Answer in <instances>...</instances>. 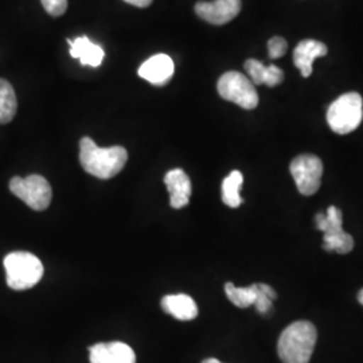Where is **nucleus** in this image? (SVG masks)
I'll return each mask as SVG.
<instances>
[{
	"mask_svg": "<svg viewBox=\"0 0 363 363\" xmlns=\"http://www.w3.org/2000/svg\"><path fill=\"white\" fill-rule=\"evenodd\" d=\"M128 152L124 147L101 148L91 138L79 142V163L88 174L99 179H111L125 167Z\"/></svg>",
	"mask_w": 363,
	"mask_h": 363,
	"instance_id": "obj_1",
	"label": "nucleus"
},
{
	"mask_svg": "<svg viewBox=\"0 0 363 363\" xmlns=\"http://www.w3.org/2000/svg\"><path fill=\"white\" fill-rule=\"evenodd\" d=\"M316 339V328L310 322L300 320L288 325L277 343L280 359L283 363L310 362Z\"/></svg>",
	"mask_w": 363,
	"mask_h": 363,
	"instance_id": "obj_2",
	"label": "nucleus"
},
{
	"mask_svg": "<svg viewBox=\"0 0 363 363\" xmlns=\"http://www.w3.org/2000/svg\"><path fill=\"white\" fill-rule=\"evenodd\" d=\"M7 286L13 291H26L37 286L43 276L40 259L28 252H13L3 259Z\"/></svg>",
	"mask_w": 363,
	"mask_h": 363,
	"instance_id": "obj_3",
	"label": "nucleus"
},
{
	"mask_svg": "<svg viewBox=\"0 0 363 363\" xmlns=\"http://www.w3.org/2000/svg\"><path fill=\"white\" fill-rule=\"evenodd\" d=\"M363 118V100L359 93L342 94L327 111L330 128L339 135H347L357 130Z\"/></svg>",
	"mask_w": 363,
	"mask_h": 363,
	"instance_id": "obj_4",
	"label": "nucleus"
},
{
	"mask_svg": "<svg viewBox=\"0 0 363 363\" xmlns=\"http://www.w3.org/2000/svg\"><path fill=\"white\" fill-rule=\"evenodd\" d=\"M316 229L325 233L323 247L327 252H337L347 255L354 247V240L350 234L343 230L342 211L335 206L327 208V213H318L315 217Z\"/></svg>",
	"mask_w": 363,
	"mask_h": 363,
	"instance_id": "obj_5",
	"label": "nucleus"
},
{
	"mask_svg": "<svg viewBox=\"0 0 363 363\" xmlns=\"http://www.w3.org/2000/svg\"><path fill=\"white\" fill-rule=\"evenodd\" d=\"M217 89L223 100L247 111L255 109L259 105V94L253 82L242 73L226 72L218 79Z\"/></svg>",
	"mask_w": 363,
	"mask_h": 363,
	"instance_id": "obj_6",
	"label": "nucleus"
},
{
	"mask_svg": "<svg viewBox=\"0 0 363 363\" xmlns=\"http://www.w3.org/2000/svg\"><path fill=\"white\" fill-rule=\"evenodd\" d=\"M10 190L15 196L22 199L33 210L42 211L50 206L52 186L42 175L33 174L26 178L13 177L10 181Z\"/></svg>",
	"mask_w": 363,
	"mask_h": 363,
	"instance_id": "obj_7",
	"label": "nucleus"
},
{
	"mask_svg": "<svg viewBox=\"0 0 363 363\" xmlns=\"http://www.w3.org/2000/svg\"><path fill=\"white\" fill-rule=\"evenodd\" d=\"M291 174L300 194L313 195L320 187L323 163L318 156L311 154L298 155L291 163Z\"/></svg>",
	"mask_w": 363,
	"mask_h": 363,
	"instance_id": "obj_8",
	"label": "nucleus"
},
{
	"mask_svg": "<svg viewBox=\"0 0 363 363\" xmlns=\"http://www.w3.org/2000/svg\"><path fill=\"white\" fill-rule=\"evenodd\" d=\"M242 7L241 0H214L198 1L195 4L196 15L210 25L222 26L233 21Z\"/></svg>",
	"mask_w": 363,
	"mask_h": 363,
	"instance_id": "obj_9",
	"label": "nucleus"
},
{
	"mask_svg": "<svg viewBox=\"0 0 363 363\" xmlns=\"http://www.w3.org/2000/svg\"><path fill=\"white\" fill-rule=\"evenodd\" d=\"M91 363H136L135 351L123 342L97 343L89 347Z\"/></svg>",
	"mask_w": 363,
	"mask_h": 363,
	"instance_id": "obj_10",
	"label": "nucleus"
},
{
	"mask_svg": "<svg viewBox=\"0 0 363 363\" xmlns=\"http://www.w3.org/2000/svg\"><path fill=\"white\" fill-rule=\"evenodd\" d=\"M175 66L167 54H156L139 67V76L156 86H163L174 76Z\"/></svg>",
	"mask_w": 363,
	"mask_h": 363,
	"instance_id": "obj_11",
	"label": "nucleus"
},
{
	"mask_svg": "<svg viewBox=\"0 0 363 363\" xmlns=\"http://www.w3.org/2000/svg\"><path fill=\"white\" fill-rule=\"evenodd\" d=\"M164 184L169 190L171 208H183L189 205L191 195V182L183 169L169 171L164 177Z\"/></svg>",
	"mask_w": 363,
	"mask_h": 363,
	"instance_id": "obj_12",
	"label": "nucleus"
},
{
	"mask_svg": "<svg viewBox=\"0 0 363 363\" xmlns=\"http://www.w3.org/2000/svg\"><path fill=\"white\" fill-rule=\"evenodd\" d=\"M328 49L325 43L313 39H306L298 42V46L294 50V62L303 77H310L312 74V64L316 58L325 57Z\"/></svg>",
	"mask_w": 363,
	"mask_h": 363,
	"instance_id": "obj_13",
	"label": "nucleus"
},
{
	"mask_svg": "<svg viewBox=\"0 0 363 363\" xmlns=\"http://www.w3.org/2000/svg\"><path fill=\"white\" fill-rule=\"evenodd\" d=\"M70 46V55L78 60L81 65L99 67L104 61V49L94 42H91L88 37H78L74 40L67 39Z\"/></svg>",
	"mask_w": 363,
	"mask_h": 363,
	"instance_id": "obj_14",
	"label": "nucleus"
},
{
	"mask_svg": "<svg viewBox=\"0 0 363 363\" xmlns=\"http://www.w3.org/2000/svg\"><path fill=\"white\" fill-rule=\"evenodd\" d=\"M162 308L178 320H193L198 316V307L194 298L184 294L167 295L162 298Z\"/></svg>",
	"mask_w": 363,
	"mask_h": 363,
	"instance_id": "obj_15",
	"label": "nucleus"
},
{
	"mask_svg": "<svg viewBox=\"0 0 363 363\" xmlns=\"http://www.w3.org/2000/svg\"><path fill=\"white\" fill-rule=\"evenodd\" d=\"M245 70L253 85L276 86L284 81V72L276 65L265 66L257 60H247Z\"/></svg>",
	"mask_w": 363,
	"mask_h": 363,
	"instance_id": "obj_16",
	"label": "nucleus"
},
{
	"mask_svg": "<svg viewBox=\"0 0 363 363\" xmlns=\"http://www.w3.org/2000/svg\"><path fill=\"white\" fill-rule=\"evenodd\" d=\"M244 183V177L240 171H232L223 182H222V201L226 206L229 208H237L241 206V203L244 202L240 190L242 187Z\"/></svg>",
	"mask_w": 363,
	"mask_h": 363,
	"instance_id": "obj_17",
	"label": "nucleus"
},
{
	"mask_svg": "<svg viewBox=\"0 0 363 363\" xmlns=\"http://www.w3.org/2000/svg\"><path fill=\"white\" fill-rule=\"evenodd\" d=\"M18 101L13 85L0 78V124H7L16 115Z\"/></svg>",
	"mask_w": 363,
	"mask_h": 363,
	"instance_id": "obj_18",
	"label": "nucleus"
},
{
	"mask_svg": "<svg viewBox=\"0 0 363 363\" xmlns=\"http://www.w3.org/2000/svg\"><path fill=\"white\" fill-rule=\"evenodd\" d=\"M225 292L228 298L233 303L235 307L238 308H247L250 306H255L257 300V294H259V286L257 283L252 286H235L233 283H226L225 286Z\"/></svg>",
	"mask_w": 363,
	"mask_h": 363,
	"instance_id": "obj_19",
	"label": "nucleus"
},
{
	"mask_svg": "<svg viewBox=\"0 0 363 363\" xmlns=\"http://www.w3.org/2000/svg\"><path fill=\"white\" fill-rule=\"evenodd\" d=\"M257 286H259V294H257V300L255 306L261 315H267L272 310L273 300L277 298V294L274 292L272 286L268 284L257 283Z\"/></svg>",
	"mask_w": 363,
	"mask_h": 363,
	"instance_id": "obj_20",
	"label": "nucleus"
},
{
	"mask_svg": "<svg viewBox=\"0 0 363 363\" xmlns=\"http://www.w3.org/2000/svg\"><path fill=\"white\" fill-rule=\"evenodd\" d=\"M288 43L284 38L281 37H273L268 42V52H269V58L277 60L281 58L286 52Z\"/></svg>",
	"mask_w": 363,
	"mask_h": 363,
	"instance_id": "obj_21",
	"label": "nucleus"
},
{
	"mask_svg": "<svg viewBox=\"0 0 363 363\" xmlns=\"http://www.w3.org/2000/svg\"><path fill=\"white\" fill-rule=\"evenodd\" d=\"M45 11L52 16H61L67 10V0H40Z\"/></svg>",
	"mask_w": 363,
	"mask_h": 363,
	"instance_id": "obj_22",
	"label": "nucleus"
},
{
	"mask_svg": "<svg viewBox=\"0 0 363 363\" xmlns=\"http://www.w3.org/2000/svg\"><path fill=\"white\" fill-rule=\"evenodd\" d=\"M124 1L135 6V7H139V9H145L152 3V0H124Z\"/></svg>",
	"mask_w": 363,
	"mask_h": 363,
	"instance_id": "obj_23",
	"label": "nucleus"
},
{
	"mask_svg": "<svg viewBox=\"0 0 363 363\" xmlns=\"http://www.w3.org/2000/svg\"><path fill=\"white\" fill-rule=\"evenodd\" d=\"M202 363H222L218 359H216V358H208V359H205Z\"/></svg>",
	"mask_w": 363,
	"mask_h": 363,
	"instance_id": "obj_24",
	"label": "nucleus"
},
{
	"mask_svg": "<svg viewBox=\"0 0 363 363\" xmlns=\"http://www.w3.org/2000/svg\"><path fill=\"white\" fill-rule=\"evenodd\" d=\"M358 300H359V303L363 306V289H361L359 294H358Z\"/></svg>",
	"mask_w": 363,
	"mask_h": 363,
	"instance_id": "obj_25",
	"label": "nucleus"
}]
</instances>
